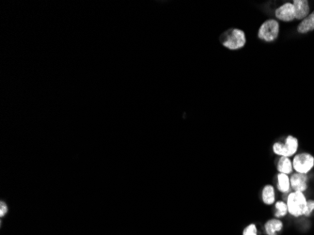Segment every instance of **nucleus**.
I'll return each mask as SVG.
<instances>
[{
  "label": "nucleus",
  "instance_id": "obj_1",
  "mask_svg": "<svg viewBox=\"0 0 314 235\" xmlns=\"http://www.w3.org/2000/svg\"><path fill=\"white\" fill-rule=\"evenodd\" d=\"M220 43L228 50H240L247 44V35L243 29H230L222 34Z\"/></svg>",
  "mask_w": 314,
  "mask_h": 235
},
{
  "label": "nucleus",
  "instance_id": "obj_2",
  "mask_svg": "<svg viewBox=\"0 0 314 235\" xmlns=\"http://www.w3.org/2000/svg\"><path fill=\"white\" fill-rule=\"evenodd\" d=\"M308 200L304 193L293 191L288 194L286 198V203L288 206L289 214L294 218L304 217L306 208H307Z\"/></svg>",
  "mask_w": 314,
  "mask_h": 235
},
{
  "label": "nucleus",
  "instance_id": "obj_3",
  "mask_svg": "<svg viewBox=\"0 0 314 235\" xmlns=\"http://www.w3.org/2000/svg\"><path fill=\"white\" fill-rule=\"evenodd\" d=\"M281 32V25L277 19H267L260 26L258 38L265 43H274Z\"/></svg>",
  "mask_w": 314,
  "mask_h": 235
},
{
  "label": "nucleus",
  "instance_id": "obj_4",
  "mask_svg": "<svg viewBox=\"0 0 314 235\" xmlns=\"http://www.w3.org/2000/svg\"><path fill=\"white\" fill-rule=\"evenodd\" d=\"M299 141L298 137L294 135H288L283 142L277 141L273 144V151L280 157H292L298 153Z\"/></svg>",
  "mask_w": 314,
  "mask_h": 235
},
{
  "label": "nucleus",
  "instance_id": "obj_5",
  "mask_svg": "<svg viewBox=\"0 0 314 235\" xmlns=\"http://www.w3.org/2000/svg\"><path fill=\"white\" fill-rule=\"evenodd\" d=\"M294 171L308 175L314 168V156L310 152H301L294 156Z\"/></svg>",
  "mask_w": 314,
  "mask_h": 235
},
{
  "label": "nucleus",
  "instance_id": "obj_6",
  "mask_svg": "<svg viewBox=\"0 0 314 235\" xmlns=\"http://www.w3.org/2000/svg\"><path fill=\"white\" fill-rule=\"evenodd\" d=\"M275 16L278 21L290 23L296 20V10L293 2H286L275 11Z\"/></svg>",
  "mask_w": 314,
  "mask_h": 235
},
{
  "label": "nucleus",
  "instance_id": "obj_7",
  "mask_svg": "<svg viewBox=\"0 0 314 235\" xmlns=\"http://www.w3.org/2000/svg\"><path fill=\"white\" fill-rule=\"evenodd\" d=\"M290 181H291V188L294 191L304 193L305 191H307L309 187V177L306 174H300L295 172L290 175Z\"/></svg>",
  "mask_w": 314,
  "mask_h": 235
},
{
  "label": "nucleus",
  "instance_id": "obj_8",
  "mask_svg": "<svg viewBox=\"0 0 314 235\" xmlns=\"http://www.w3.org/2000/svg\"><path fill=\"white\" fill-rule=\"evenodd\" d=\"M293 4L296 10V20L302 21L311 14V6L307 0H294Z\"/></svg>",
  "mask_w": 314,
  "mask_h": 235
},
{
  "label": "nucleus",
  "instance_id": "obj_9",
  "mask_svg": "<svg viewBox=\"0 0 314 235\" xmlns=\"http://www.w3.org/2000/svg\"><path fill=\"white\" fill-rule=\"evenodd\" d=\"M284 229V224L281 219H272L267 220L265 224L266 235H279Z\"/></svg>",
  "mask_w": 314,
  "mask_h": 235
},
{
  "label": "nucleus",
  "instance_id": "obj_10",
  "mask_svg": "<svg viewBox=\"0 0 314 235\" xmlns=\"http://www.w3.org/2000/svg\"><path fill=\"white\" fill-rule=\"evenodd\" d=\"M262 201L265 205H273L276 203V189L272 185H266L262 189Z\"/></svg>",
  "mask_w": 314,
  "mask_h": 235
},
{
  "label": "nucleus",
  "instance_id": "obj_11",
  "mask_svg": "<svg viewBox=\"0 0 314 235\" xmlns=\"http://www.w3.org/2000/svg\"><path fill=\"white\" fill-rule=\"evenodd\" d=\"M314 30V11L302 21L298 26V32L300 34H307Z\"/></svg>",
  "mask_w": 314,
  "mask_h": 235
},
{
  "label": "nucleus",
  "instance_id": "obj_12",
  "mask_svg": "<svg viewBox=\"0 0 314 235\" xmlns=\"http://www.w3.org/2000/svg\"><path fill=\"white\" fill-rule=\"evenodd\" d=\"M277 188L282 194H289L291 192L290 175L278 173L277 175Z\"/></svg>",
  "mask_w": 314,
  "mask_h": 235
},
{
  "label": "nucleus",
  "instance_id": "obj_13",
  "mask_svg": "<svg viewBox=\"0 0 314 235\" xmlns=\"http://www.w3.org/2000/svg\"><path fill=\"white\" fill-rule=\"evenodd\" d=\"M277 169L279 173L291 175L294 173L293 160L290 157H280L277 162Z\"/></svg>",
  "mask_w": 314,
  "mask_h": 235
},
{
  "label": "nucleus",
  "instance_id": "obj_14",
  "mask_svg": "<svg viewBox=\"0 0 314 235\" xmlns=\"http://www.w3.org/2000/svg\"><path fill=\"white\" fill-rule=\"evenodd\" d=\"M289 214L287 203L283 201H279L275 203V218L282 219Z\"/></svg>",
  "mask_w": 314,
  "mask_h": 235
},
{
  "label": "nucleus",
  "instance_id": "obj_15",
  "mask_svg": "<svg viewBox=\"0 0 314 235\" xmlns=\"http://www.w3.org/2000/svg\"><path fill=\"white\" fill-rule=\"evenodd\" d=\"M242 235H258L257 226L255 224H253V223L249 224L244 229Z\"/></svg>",
  "mask_w": 314,
  "mask_h": 235
},
{
  "label": "nucleus",
  "instance_id": "obj_16",
  "mask_svg": "<svg viewBox=\"0 0 314 235\" xmlns=\"http://www.w3.org/2000/svg\"><path fill=\"white\" fill-rule=\"evenodd\" d=\"M314 212V200H309L307 202V208L304 217H310Z\"/></svg>",
  "mask_w": 314,
  "mask_h": 235
},
{
  "label": "nucleus",
  "instance_id": "obj_17",
  "mask_svg": "<svg viewBox=\"0 0 314 235\" xmlns=\"http://www.w3.org/2000/svg\"><path fill=\"white\" fill-rule=\"evenodd\" d=\"M7 212H8L7 205L4 202H1V203H0V217L3 218L7 214Z\"/></svg>",
  "mask_w": 314,
  "mask_h": 235
}]
</instances>
